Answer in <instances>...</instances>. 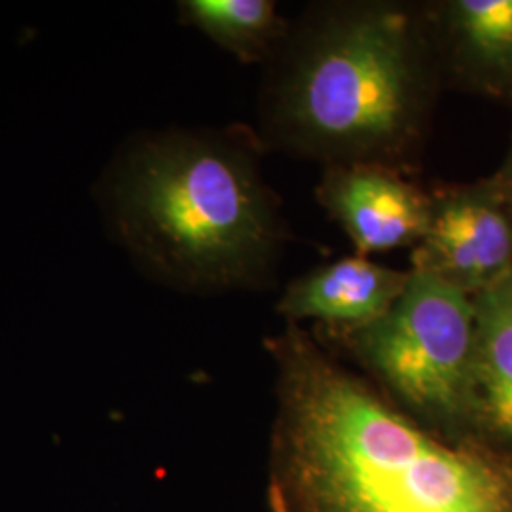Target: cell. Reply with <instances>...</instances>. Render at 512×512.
Returning a JSON list of instances; mask_svg holds the SVG:
<instances>
[{"label":"cell","instance_id":"6da1fadb","mask_svg":"<svg viewBox=\"0 0 512 512\" xmlns=\"http://www.w3.org/2000/svg\"><path fill=\"white\" fill-rule=\"evenodd\" d=\"M285 512H512V467L433 437L296 327L272 340Z\"/></svg>","mask_w":512,"mask_h":512},{"label":"cell","instance_id":"7a4b0ae2","mask_svg":"<svg viewBox=\"0 0 512 512\" xmlns=\"http://www.w3.org/2000/svg\"><path fill=\"white\" fill-rule=\"evenodd\" d=\"M440 63L431 14L401 2L317 4L268 61L264 139L330 165L406 173L427 137Z\"/></svg>","mask_w":512,"mask_h":512},{"label":"cell","instance_id":"3957f363","mask_svg":"<svg viewBox=\"0 0 512 512\" xmlns=\"http://www.w3.org/2000/svg\"><path fill=\"white\" fill-rule=\"evenodd\" d=\"M245 131L173 129L122 148L99 186L112 234L154 281L183 293L258 289L287 228Z\"/></svg>","mask_w":512,"mask_h":512},{"label":"cell","instance_id":"277c9868","mask_svg":"<svg viewBox=\"0 0 512 512\" xmlns=\"http://www.w3.org/2000/svg\"><path fill=\"white\" fill-rule=\"evenodd\" d=\"M348 334L363 365L412 414L444 427L473 421V296L410 270L391 310Z\"/></svg>","mask_w":512,"mask_h":512},{"label":"cell","instance_id":"5b68a950","mask_svg":"<svg viewBox=\"0 0 512 512\" xmlns=\"http://www.w3.org/2000/svg\"><path fill=\"white\" fill-rule=\"evenodd\" d=\"M412 270L475 296L512 272V217L492 179L431 192Z\"/></svg>","mask_w":512,"mask_h":512},{"label":"cell","instance_id":"8992f818","mask_svg":"<svg viewBox=\"0 0 512 512\" xmlns=\"http://www.w3.org/2000/svg\"><path fill=\"white\" fill-rule=\"evenodd\" d=\"M315 196L348 234L357 255L416 247L427 230L431 192L389 167L330 165Z\"/></svg>","mask_w":512,"mask_h":512},{"label":"cell","instance_id":"52a82bcc","mask_svg":"<svg viewBox=\"0 0 512 512\" xmlns=\"http://www.w3.org/2000/svg\"><path fill=\"white\" fill-rule=\"evenodd\" d=\"M429 14L440 73L471 92L512 99V0H450Z\"/></svg>","mask_w":512,"mask_h":512},{"label":"cell","instance_id":"ba28073f","mask_svg":"<svg viewBox=\"0 0 512 512\" xmlns=\"http://www.w3.org/2000/svg\"><path fill=\"white\" fill-rule=\"evenodd\" d=\"M408 279L410 270H393L368 256H348L294 279L281 294L277 311L293 323L311 319L361 329L391 310Z\"/></svg>","mask_w":512,"mask_h":512},{"label":"cell","instance_id":"9c48e42d","mask_svg":"<svg viewBox=\"0 0 512 512\" xmlns=\"http://www.w3.org/2000/svg\"><path fill=\"white\" fill-rule=\"evenodd\" d=\"M476 315L473 423L512 442V272L473 296Z\"/></svg>","mask_w":512,"mask_h":512},{"label":"cell","instance_id":"30bf717a","mask_svg":"<svg viewBox=\"0 0 512 512\" xmlns=\"http://www.w3.org/2000/svg\"><path fill=\"white\" fill-rule=\"evenodd\" d=\"M179 14L243 63H268L289 31L272 0H184Z\"/></svg>","mask_w":512,"mask_h":512},{"label":"cell","instance_id":"8fae6325","mask_svg":"<svg viewBox=\"0 0 512 512\" xmlns=\"http://www.w3.org/2000/svg\"><path fill=\"white\" fill-rule=\"evenodd\" d=\"M492 181L497 186V190L501 194V200L505 203V207H507V211L511 213L512 217V141L509 152H507L503 164L499 167V171L492 177Z\"/></svg>","mask_w":512,"mask_h":512}]
</instances>
